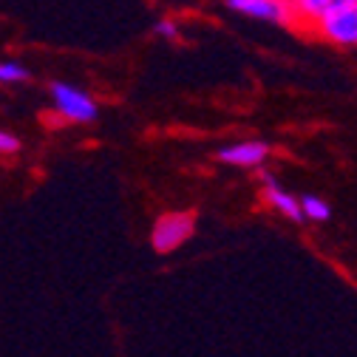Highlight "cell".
Here are the masks:
<instances>
[{
	"instance_id": "1",
	"label": "cell",
	"mask_w": 357,
	"mask_h": 357,
	"mask_svg": "<svg viewBox=\"0 0 357 357\" xmlns=\"http://www.w3.org/2000/svg\"><path fill=\"white\" fill-rule=\"evenodd\" d=\"M52 94V105L54 111L66 119V122H77V125H88L100 116V105L97 100L82 91V88L71 85V82H52L49 88Z\"/></svg>"
},
{
	"instance_id": "2",
	"label": "cell",
	"mask_w": 357,
	"mask_h": 357,
	"mask_svg": "<svg viewBox=\"0 0 357 357\" xmlns=\"http://www.w3.org/2000/svg\"><path fill=\"white\" fill-rule=\"evenodd\" d=\"M309 34L335 43V46L357 49V0H349V3L337 6L335 12L324 15L318 23H312Z\"/></svg>"
},
{
	"instance_id": "3",
	"label": "cell",
	"mask_w": 357,
	"mask_h": 357,
	"mask_svg": "<svg viewBox=\"0 0 357 357\" xmlns=\"http://www.w3.org/2000/svg\"><path fill=\"white\" fill-rule=\"evenodd\" d=\"M196 233V218L193 213H165L159 215V221L151 230V247L153 252L159 255H167V252H176L182 244H188Z\"/></svg>"
},
{
	"instance_id": "4",
	"label": "cell",
	"mask_w": 357,
	"mask_h": 357,
	"mask_svg": "<svg viewBox=\"0 0 357 357\" xmlns=\"http://www.w3.org/2000/svg\"><path fill=\"white\" fill-rule=\"evenodd\" d=\"M227 6L250 20L275 23V26H292V9L289 0H227Z\"/></svg>"
},
{
	"instance_id": "5",
	"label": "cell",
	"mask_w": 357,
	"mask_h": 357,
	"mask_svg": "<svg viewBox=\"0 0 357 357\" xmlns=\"http://www.w3.org/2000/svg\"><path fill=\"white\" fill-rule=\"evenodd\" d=\"M215 156H218V162L233 165V167H258L270 156V145L258 142V139H244V142L225 145Z\"/></svg>"
},
{
	"instance_id": "6",
	"label": "cell",
	"mask_w": 357,
	"mask_h": 357,
	"mask_svg": "<svg viewBox=\"0 0 357 357\" xmlns=\"http://www.w3.org/2000/svg\"><path fill=\"white\" fill-rule=\"evenodd\" d=\"M349 3V0H289V9H292V26L309 31L312 23H318L324 15L335 12L337 6Z\"/></svg>"
},
{
	"instance_id": "7",
	"label": "cell",
	"mask_w": 357,
	"mask_h": 357,
	"mask_svg": "<svg viewBox=\"0 0 357 357\" xmlns=\"http://www.w3.org/2000/svg\"><path fill=\"white\" fill-rule=\"evenodd\" d=\"M261 182H264V199L270 202L281 215H287L289 221H303V213H301V204H298V196H292L289 190H284L273 173H261Z\"/></svg>"
},
{
	"instance_id": "8",
	"label": "cell",
	"mask_w": 357,
	"mask_h": 357,
	"mask_svg": "<svg viewBox=\"0 0 357 357\" xmlns=\"http://www.w3.org/2000/svg\"><path fill=\"white\" fill-rule=\"evenodd\" d=\"M298 204H301L303 221H306V218H309V221H326V218L332 215V207H329L321 196L306 193V196H301V199H298Z\"/></svg>"
},
{
	"instance_id": "9",
	"label": "cell",
	"mask_w": 357,
	"mask_h": 357,
	"mask_svg": "<svg viewBox=\"0 0 357 357\" xmlns=\"http://www.w3.org/2000/svg\"><path fill=\"white\" fill-rule=\"evenodd\" d=\"M29 79H31V71L20 60H0V85H20Z\"/></svg>"
},
{
	"instance_id": "10",
	"label": "cell",
	"mask_w": 357,
	"mask_h": 357,
	"mask_svg": "<svg viewBox=\"0 0 357 357\" xmlns=\"http://www.w3.org/2000/svg\"><path fill=\"white\" fill-rule=\"evenodd\" d=\"M156 34L162 37V40H178V23L176 20H170V17H162L159 23H156Z\"/></svg>"
},
{
	"instance_id": "11",
	"label": "cell",
	"mask_w": 357,
	"mask_h": 357,
	"mask_svg": "<svg viewBox=\"0 0 357 357\" xmlns=\"http://www.w3.org/2000/svg\"><path fill=\"white\" fill-rule=\"evenodd\" d=\"M17 151H20V139L15 137V133L0 128V153H17Z\"/></svg>"
}]
</instances>
